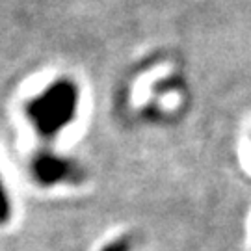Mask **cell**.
Instances as JSON below:
<instances>
[{
	"mask_svg": "<svg viewBox=\"0 0 251 251\" xmlns=\"http://www.w3.org/2000/svg\"><path fill=\"white\" fill-rule=\"evenodd\" d=\"M78 90L69 78H60L43 90L26 106L32 126L45 138H52L76 116Z\"/></svg>",
	"mask_w": 251,
	"mask_h": 251,
	"instance_id": "1",
	"label": "cell"
},
{
	"mask_svg": "<svg viewBox=\"0 0 251 251\" xmlns=\"http://www.w3.org/2000/svg\"><path fill=\"white\" fill-rule=\"evenodd\" d=\"M34 173L41 182L45 184H52L62 179H67L69 175V166L67 162L60 158V156H54V154H43L39 156L34 164Z\"/></svg>",
	"mask_w": 251,
	"mask_h": 251,
	"instance_id": "2",
	"label": "cell"
},
{
	"mask_svg": "<svg viewBox=\"0 0 251 251\" xmlns=\"http://www.w3.org/2000/svg\"><path fill=\"white\" fill-rule=\"evenodd\" d=\"M11 216V203H9V196L6 192V186L0 179V224H6Z\"/></svg>",
	"mask_w": 251,
	"mask_h": 251,
	"instance_id": "3",
	"label": "cell"
}]
</instances>
